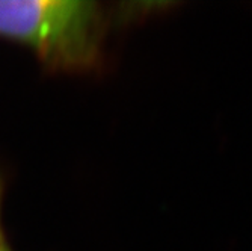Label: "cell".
<instances>
[{
    "label": "cell",
    "instance_id": "obj_3",
    "mask_svg": "<svg viewBox=\"0 0 252 251\" xmlns=\"http://www.w3.org/2000/svg\"><path fill=\"white\" fill-rule=\"evenodd\" d=\"M0 209H2V185H0ZM0 239H3L2 238V229H0Z\"/></svg>",
    "mask_w": 252,
    "mask_h": 251
},
{
    "label": "cell",
    "instance_id": "obj_2",
    "mask_svg": "<svg viewBox=\"0 0 252 251\" xmlns=\"http://www.w3.org/2000/svg\"><path fill=\"white\" fill-rule=\"evenodd\" d=\"M0 251H11V250H9V247L5 244V241H3V239H0Z\"/></svg>",
    "mask_w": 252,
    "mask_h": 251
},
{
    "label": "cell",
    "instance_id": "obj_1",
    "mask_svg": "<svg viewBox=\"0 0 252 251\" xmlns=\"http://www.w3.org/2000/svg\"><path fill=\"white\" fill-rule=\"evenodd\" d=\"M100 12L80 0H0V35L61 67L86 65L98 47Z\"/></svg>",
    "mask_w": 252,
    "mask_h": 251
}]
</instances>
